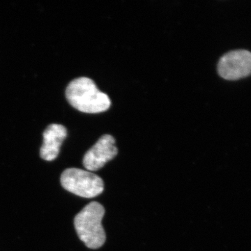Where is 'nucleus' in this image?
Masks as SVG:
<instances>
[{
  "label": "nucleus",
  "instance_id": "6",
  "mask_svg": "<svg viewBox=\"0 0 251 251\" xmlns=\"http://www.w3.org/2000/svg\"><path fill=\"white\" fill-rule=\"evenodd\" d=\"M44 143L40 150L41 158L52 161L58 156L60 147L67 136V130L63 125L52 124L44 132Z\"/></svg>",
  "mask_w": 251,
  "mask_h": 251
},
{
  "label": "nucleus",
  "instance_id": "3",
  "mask_svg": "<svg viewBox=\"0 0 251 251\" xmlns=\"http://www.w3.org/2000/svg\"><path fill=\"white\" fill-rule=\"evenodd\" d=\"M61 184L64 189L80 197L93 198L103 193V179L92 172L79 168H68L60 178Z\"/></svg>",
  "mask_w": 251,
  "mask_h": 251
},
{
  "label": "nucleus",
  "instance_id": "2",
  "mask_svg": "<svg viewBox=\"0 0 251 251\" xmlns=\"http://www.w3.org/2000/svg\"><path fill=\"white\" fill-rule=\"evenodd\" d=\"M104 214L105 209L103 205L97 202H92L86 205L74 219L77 236L89 249H99L105 242L106 236L101 224Z\"/></svg>",
  "mask_w": 251,
  "mask_h": 251
},
{
  "label": "nucleus",
  "instance_id": "1",
  "mask_svg": "<svg viewBox=\"0 0 251 251\" xmlns=\"http://www.w3.org/2000/svg\"><path fill=\"white\" fill-rule=\"evenodd\" d=\"M66 97L74 108L85 113L105 112L111 105L108 96L100 92L89 77H77L72 80L66 90Z\"/></svg>",
  "mask_w": 251,
  "mask_h": 251
},
{
  "label": "nucleus",
  "instance_id": "5",
  "mask_svg": "<svg viewBox=\"0 0 251 251\" xmlns=\"http://www.w3.org/2000/svg\"><path fill=\"white\" fill-rule=\"evenodd\" d=\"M118 153L115 140L112 135H104L87 151L83 158V166L90 172L97 171L111 161Z\"/></svg>",
  "mask_w": 251,
  "mask_h": 251
},
{
  "label": "nucleus",
  "instance_id": "4",
  "mask_svg": "<svg viewBox=\"0 0 251 251\" xmlns=\"http://www.w3.org/2000/svg\"><path fill=\"white\" fill-rule=\"evenodd\" d=\"M220 76L227 80H237L251 75V52L237 50L225 54L218 64Z\"/></svg>",
  "mask_w": 251,
  "mask_h": 251
}]
</instances>
